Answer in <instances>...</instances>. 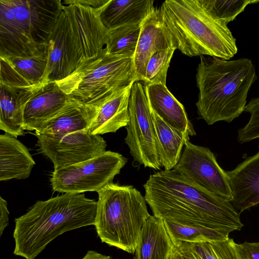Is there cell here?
I'll return each instance as SVG.
<instances>
[{
  "label": "cell",
  "instance_id": "6da1fadb",
  "mask_svg": "<svg viewBox=\"0 0 259 259\" xmlns=\"http://www.w3.org/2000/svg\"><path fill=\"white\" fill-rule=\"evenodd\" d=\"M144 188L153 215L163 221L233 231L243 226L230 201L195 185L174 169L151 175Z\"/></svg>",
  "mask_w": 259,
  "mask_h": 259
},
{
  "label": "cell",
  "instance_id": "7a4b0ae2",
  "mask_svg": "<svg viewBox=\"0 0 259 259\" xmlns=\"http://www.w3.org/2000/svg\"><path fill=\"white\" fill-rule=\"evenodd\" d=\"M97 201L83 193H64L37 201L26 213L15 219L14 254L34 259L58 236L95 225Z\"/></svg>",
  "mask_w": 259,
  "mask_h": 259
},
{
  "label": "cell",
  "instance_id": "3957f363",
  "mask_svg": "<svg viewBox=\"0 0 259 259\" xmlns=\"http://www.w3.org/2000/svg\"><path fill=\"white\" fill-rule=\"evenodd\" d=\"M200 61L197 112L208 125L230 123L244 111L248 91L257 79L255 66L243 58L230 61L200 56Z\"/></svg>",
  "mask_w": 259,
  "mask_h": 259
},
{
  "label": "cell",
  "instance_id": "277c9868",
  "mask_svg": "<svg viewBox=\"0 0 259 259\" xmlns=\"http://www.w3.org/2000/svg\"><path fill=\"white\" fill-rule=\"evenodd\" d=\"M159 11L174 47L183 54L229 60L237 54L236 39L227 25L211 16L200 0H166Z\"/></svg>",
  "mask_w": 259,
  "mask_h": 259
},
{
  "label": "cell",
  "instance_id": "5b68a950",
  "mask_svg": "<svg viewBox=\"0 0 259 259\" xmlns=\"http://www.w3.org/2000/svg\"><path fill=\"white\" fill-rule=\"evenodd\" d=\"M61 0H0V56L28 58L48 53Z\"/></svg>",
  "mask_w": 259,
  "mask_h": 259
},
{
  "label": "cell",
  "instance_id": "8992f818",
  "mask_svg": "<svg viewBox=\"0 0 259 259\" xmlns=\"http://www.w3.org/2000/svg\"><path fill=\"white\" fill-rule=\"evenodd\" d=\"M95 228L101 241L136 253L143 225L150 215L144 196L131 185L112 182L98 192Z\"/></svg>",
  "mask_w": 259,
  "mask_h": 259
},
{
  "label": "cell",
  "instance_id": "52a82bcc",
  "mask_svg": "<svg viewBox=\"0 0 259 259\" xmlns=\"http://www.w3.org/2000/svg\"><path fill=\"white\" fill-rule=\"evenodd\" d=\"M133 57L111 55L105 48L82 62L66 79L57 82L68 96L84 104L99 106L108 97L136 81Z\"/></svg>",
  "mask_w": 259,
  "mask_h": 259
},
{
  "label": "cell",
  "instance_id": "ba28073f",
  "mask_svg": "<svg viewBox=\"0 0 259 259\" xmlns=\"http://www.w3.org/2000/svg\"><path fill=\"white\" fill-rule=\"evenodd\" d=\"M127 161L120 153L106 151L87 160L54 169L50 179L52 189L64 193L98 192L112 182Z\"/></svg>",
  "mask_w": 259,
  "mask_h": 259
},
{
  "label": "cell",
  "instance_id": "9c48e42d",
  "mask_svg": "<svg viewBox=\"0 0 259 259\" xmlns=\"http://www.w3.org/2000/svg\"><path fill=\"white\" fill-rule=\"evenodd\" d=\"M129 122L124 141L135 161L145 167L160 170L152 110L145 87L140 81L132 86L128 102Z\"/></svg>",
  "mask_w": 259,
  "mask_h": 259
},
{
  "label": "cell",
  "instance_id": "30bf717a",
  "mask_svg": "<svg viewBox=\"0 0 259 259\" xmlns=\"http://www.w3.org/2000/svg\"><path fill=\"white\" fill-rule=\"evenodd\" d=\"M180 159L173 168L206 191L231 202L232 194L227 172L208 148L186 141Z\"/></svg>",
  "mask_w": 259,
  "mask_h": 259
},
{
  "label": "cell",
  "instance_id": "8fae6325",
  "mask_svg": "<svg viewBox=\"0 0 259 259\" xmlns=\"http://www.w3.org/2000/svg\"><path fill=\"white\" fill-rule=\"evenodd\" d=\"M40 151L49 158L54 169L78 163L106 151V142L89 130L63 135L35 134Z\"/></svg>",
  "mask_w": 259,
  "mask_h": 259
},
{
  "label": "cell",
  "instance_id": "7c38bea8",
  "mask_svg": "<svg viewBox=\"0 0 259 259\" xmlns=\"http://www.w3.org/2000/svg\"><path fill=\"white\" fill-rule=\"evenodd\" d=\"M62 4L63 10L66 15L79 54L80 64L84 61L94 58L105 48L110 30L103 24L100 14L106 6L94 8L81 4L76 0L63 1Z\"/></svg>",
  "mask_w": 259,
  "mask_h": 259
},
{
  "label": "cell",
  "instance_id": "4fadbf2b",
  "mask_svg": "<svg viewBox=\"0 0 259 259\" xmlns=\"http://www.w3.org/2000/svg\"><path fill=\"white\" fill-rule=\"evenodd\" d=\"M80 63L66 15H59L48 40V57L42 84L63 81L78 68Z\"/></svg>",
  "mask_w": 259,
  "mask_h": 259
},
{
  "label": "cell",
  "instance_id": "5bb4252c",
  "mask_svg": "<svg viewBox=\"0 0 259 259\" xmlns=\"http://www.w3.org/2000/svg\"><path fill=\"white\" fill-rule=\"evenodd\" d=\"M169 48H176L161 20L159 9H156L141 24L133 57L136 81H144L146 67L153 54Z\"/></svg>",
  "mask_w": 259,
  "mask_h": 259
},
{
  "label": "cell",
  "instance_id": "9a60e30c",
  "mask_svg": "<svg viewBox=\"0 0 259 259\" xmlns=\"http://www.w3.org/2000/svg\"><path fill=\"white\" fill-rule=\"evenodd\" d=\"M226 172L232 194L231 202L239 213L259 204V147L255 155Z\"/></svg>",
  "mask_w": 259,
  "mask_h": 259
},
{
  "label": "cell",
  "instance_id": "2e32d148",
  "mask_svg": "<svg viewBox=\"0 0 259 259\" xmlns=\"http://www.w3.org/2000/svg\"><path fill=\"white\" fill-rule=\"evenodd\" d=\"M57 82L43 85L27 103L23 115L25 130L35 131L63 109L70 100Z\"/></svg>",
  "mask_w": 259,
  "mask_h": 259
},
{
  "label": "cell",
  "instance_id": "e0dca14e",
  "mask_svg": "<svg viewBox=\"0 0 259 259\" xmlns=\"http://www.w3.org/2000/svg\"><path fill=\"white\" fill-rule=\"evenodd\" d=\"M44 84L32 87L11 86L1 83L0 129L17 138L24 133L23 115L25 106Z\"/></svg>",
  "mask_w": 259,
  "mask_h": 259
},
{
  "label": "cell",
  "instance_id": "ac0fdd59",
  "mask_svg": "<svg viewBox=\"0 0 259 259\" xmlns=\"http://www.w3.org/2000/svg\"><path fill=\"white\" fill-rule=\"evenodd\" d=\"M99 108L71 97L63 109L35 131V134L63 135L89 130Z\"/></svg>",
  "mask_w": 259,
  "mask_h": 259
},
{
  "label": "cell",
  "instance_id": "d6986e66",
  "mask_svg": "<svg viewBox=\"0 0 259 259\" xmlns=\"http://www.w3.org/2000/svg\"><path fill=\"white\" fill-rule=\"evenodd\" d=\"M151 109L167 124L189 136L196 135L184 106L161 84L144 85Z\"/></svg>",
  "mask_w": 259,
  "mask_h": 259
},
{
  "label": "cell",
  "instance_id": "ffe728a7",
  "mask_svg": "<svg viewBox=\"0 0 259 259\" xmlns=\"http://www.w3.org/2000/svg\"><path fill=\"white\" fill-rule=\"evenodd\" d=\"M132 85L106 98L99 105L96 117L89 128L94 135L115 133L129 122L128 102Z\"/></svg>",
  "mask_w": 259,
  "mask_h": 259
},
{
  "label": "cell",
  "instance_id": "44dd1931",
  "mask_svg": "<svg viewBox=\"0 0 259 259\" xmlns=\"http://www.w3.org/2000/svg\"><path fill=\"white\" fill-rule=\"evenodd\" d=\"M35 163L27 147L17 138L0 135V181L29 177Z\"/></svg>",
  "mask_w": 259,
  "mask_h": 259
},
{
  "label": "cell",
  "instance_id": "7402d4cb",
  "mask_svg": "<svg viewBox=\"0 0 259 259\" xmlns=\"http://www.w3.org/2000/svg\"><path fill=\"white\" fill-rule=\"evenodd\" d=\"M174 244L163 221L150 215L141 230L137 249V259H169Z\"/></svg>",
  "mask_w": 259,
  "mask_h": 259
},
{
  "label": "cell",
  "instance_id": "603a6c76",
  "mask_svg": "<svg viewBox=\"0 0 259 259\" xmlns=\"http://www.w3.org/2000/svg\"><path fill=\"white\" fill-rule=\"evenodd\" d=\"M153 0H110L101 13L103 24L110 30L118 27L141 24L156 9Z\"/></svg>",
  "mask_w": 259,
  "mask_h": 259
},
{
  "label": "cell",
  "instance_id": "cb8c5ba5",
  "mask_svg": "<svg viewBox=\"0 0 259 259\" xmlns=\"http://www.w3.org/2000/svg\"><path fill=\"white\" fill-rule=\"evenodd\" d=\"M152 113L160 163L164 170H170L179 162L183 148L190 136L167 124L152 110Z\"/></svg>",
  "mask_w": 259,
  "mask_h": 259
},
{
  "label": "cell",
  "instance_id": "d4e9b609",
  "mask_svg": "<svg viewBox=\"0 0 259 259\" xmlns=\"http://www.w3.org/2000/svg\"><path fill=\"white\" fill-rule=\"evenodd\" d=\"M163 222L173 243H199L225 240L229 238V234L233 232L227 229L186 226L167 221Z\"/></svg>",
  "mask_w": 259,
  "mask_h": 259
},
{
  "label": "cell",
  "instance_id": "484cf974",
  "mask_svg": "<svg viewBox=\"0 0 259 259\" xmlns=\"http://www.w3.org/2000/svg\"><path fill=\"white\" fill-rule=\"evenodd\" d=\"M141 28V24H131L110 30L105 47L107 53L134 57Z\"/></svg>",
  "mask_w": 259,
  "mask_h": 259
},
{
  "label": "cell",
  "instance_id": "4316f807",
  "mask_svg": "<svg viewBox=\"0 0 259 259\" xmlns=\"http://www.w3.org/2000/svg\"><path fill=\"white\" fill-rule=\"evenodd\" d=\"M0 57L4 58L18 74L30 85L44 84L42 82L47 67L48 53L28 58Z\"/></svg>",
  "mask_w": 259,
  "mask_h": 259
},
{
  "label": "cell",
  "instance_id": "83f0119b",
  "mask_svg": "<svg viewBox=\"0 0 259 259\" xmlns=\"http://www.w3.org/2000/svg\"><path fill=\"white\" fill-rule=\"evenodd\" d=\"M185 243L199 259H242L237 243L232 238L199 243Z\"/></svg>",
  "mask_w": 259,
  "mask_h": 259
},
{
  "label": "cell",
  "instance_id": "f1b7e54d",
  "mask_svg": "<svg viewBox=\"0 0 259 259\" xmlns=\"http://www.w3.org/2000/svg\"><path fill=\"white\" fill-rule=\"evenodd\" d=\"M206 11L216 20L227 25L242 12L249 4L259 1L200 0Z\"/></svg>",
  "mask_w": 259,
  "mask_h": 259
},
{
  "label": "cell",
  "instance_id": "f546056e",
  "mask_svg": "<svg viewBox=\"0 0 259 259\" xmlns=\"http://www.w3.org/2000/svg\"><path fill=\"white\" fill-rule=\"evenodd\" d=\"M176 50L169 48L160 50L153 54L146 67L145 85L161 84L166 85V75L169 63Z\"/></svg>",
  "mask_w": 259,
  "mask_h": 259
},
{
  "label": "cell",
  "instance_id": "4dcf8cb0",
  "mask_svg": "<svg viewBox=\"0 0 259 259\" xmlns=\"http://www.w3.org/2000/svg\"><path fill=\"white\" fill-rule=\"evenodd\" d=\"M244 111L249 113L250 117L246 124L238 130L237 141L240 144L259 138V97L252 98Z\"/></svg>",
  "mask_w": 259,
  "mask_h": 259
},
{
  "label": "cell",
  "instance_id": "1f68e13d",
  "mask_svg": "<svg viewBox=\"0 0 259 259\" xmlns=\"http://www.w3.org/2000/svg\"><path fill=\"white\" fill-rule=\"evenodd\" d=\"M174 244L169 259H199L185 242H177Z\"/></svg>",
  "mask_w": 259,
  "mask_h": 259
},
{
  "label": "cell",
  "instance_id": "d6a6232c",
  "mask_svg": "<svg viewBox=\"0 0 259 259\" xmlns=\"http://www.w3.org/2000/svg\"><path fill=\"white\" fill-rule=\"evenodd\" d=\"M242 259H259V242L237 243Z\"/></svg>",
  "mask_w": 259,
  "mask_h": 259
},
{
  "label": "cell",
  "instance_id": "836d02e7",
  "mask_svg": "<svg viewBox=\"0 0 259 259\" xmlns=\"http://www.w3.org/2000/svg\"><path fill=\"white\" fill-rule=\"evenodd\" d=\"M9 211L7 202L0 196V236L9 225Z\"/></svg>",
  "mask_w": 259,
  "mask_h": 259
},
{
  "label": "cell",
  "instance_id": "e575fe53",
  "mask_svg": "<svg viewBox=\"0 0 259 259\" xmlns=\"http://www.w3.org/2000/svg\"><path fill=\"white\" fill-rule=\"evenodd\" d=\"M81 259H114L109 256L100 253L96 251L89 250Z\"/></svg>",
  "mask_w": 259,
  "mask_h": 259
},
{
  "label": "cell",
  "instance_id": "d590c367",
  "mask_svg": "<svg viewBox=\"0 0 259 259\" xmlns=\"http://www.w3.org/2000/svg\"><path fill=\"white\" fill-rule=\"evenodd\" d=\"M136 258V256H134V258H133V259H137V258Z\"/></svg>",
  "mask_w": 259,
  "mask_h": 259
}]
</instances>
